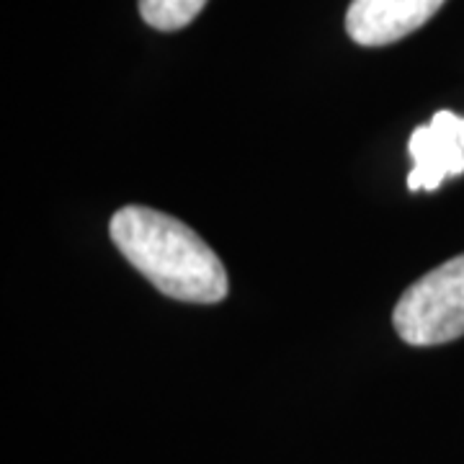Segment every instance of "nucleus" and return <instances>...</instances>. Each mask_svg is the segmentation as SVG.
<instances>
[{
  "instance_id": "nucleus-1",
  "label": "nucleus",
  "mask_w": 464,
  "mask_h": 464,
  "mask_svg": "<svg viewBox=\"0 0 464 464\" xmlns=\"http://www.w3.org/2000/svg\"><path fill=\"white\" fill-rule=\"evenodd\" d=\"M111 240L121 256L168 297L215 304L227 297V271L188 225L148 207H124L111 217Z\"/></svg>"
},
{
  "instance_id": "nucleus-2",
  "label": "nucleus",
  "mask_w": 464,
  "mask_h": 464,
  "mask_svg": "<svg viewBox=\"0 0 464 464\" xmlns=\"http://www.w3.org/2000/svg\"><path fill=\"white\" fill-rule=\"evenodd\" d=\"M392 323L411 346H439L464 335V253L408 286Z\"/></svg>"
},
{
  "instance_id": "nucleus-3",
  "label": "nucleus",
  "mask_w": 464,
  "mask_h": 464,
  "mask_svg": "<svg viewBox=\"0 0 464 464\" xmlns=\"http://www.w3.org/2000/svg\"><path fill=\"white\" fill-rule=\"evenodd\" d=\"M408 152L413 170L408 173L411 191H436L449 176L464 173V116L439 111L431 124L411 134Z\"/></svg>"
},
{
  "instance_id": "nucleus-4",
  "label": "nucleus",
  "mask_w": 464,
  "mask_h": 464,
  "mask_svg": "<svg viewBox=\"0 0 464 464\" xmlns=\"http://www.w3.org/2000/svg\"><path fill=\"white\" fill-rule=\"evenodd\" d=\"M447 0H353L346 32L362 47H384L418 32Z\"/></svg>"
},
{
  "instance_id": "nucleus-5",
  "label": "nucleus",
  "mask_w": 464,
  "mask_h": 464,
  "mask_svg": "<svg viewBox=\"0 0 464 464\" xmlns=\"http://www.w3.org/2000/svg\"><path fill=\"white\" fill-rule=\"evenodd\" d=\"M207 0H140V14L158 32H176L199 16Z\"/></svg>"
}]
</instances>
